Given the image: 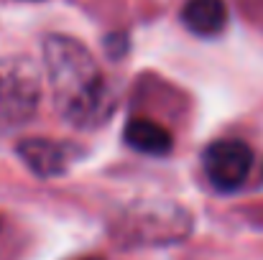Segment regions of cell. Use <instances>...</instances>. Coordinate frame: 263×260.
I'll use <instances>...</instances> for the list:
<instances>
[{"label": "cell", "mask_w": 263, "mask_h": 260, "mask_svg": "<svg viewBox=\"0 0 263 260\" xmlns=\"http://www.w3.org/2000/svg\"><path fill=\"white\" fill-rule=\"evenodd\" d=\"M44 69L57 112L74 128L92 130L112 115L115 99L89 49L64 33L44 38Z\"/></svg>", "instance_id": "cell-1"}, {"label": "cell", "mask_w": 263, "mask_h": 260, "mask_svg": "<svg viewBox=\"0 0 263 260\" xmlns=\"http://www.w3.org/2000/svg\"><path fill=\"white\" fill-rule=\"evenodd\" d=\"M41 102V72L26 56L0 59V133L31 123Z\"/></svg>", "instance_id": "cell-2"}, {"label": "cell", "mask_w": 263, "mask_h": 260, "mask_svg": "<svg viewBox=\"0 0 263 260\" xmlns=\"http://www.w3.org/2000/svg\"><path fill=\"white\" fill-rule=\"evenodd\" d=\"M202 169L217 191H235L246 184L253 169V151L238 138L215 141L202 156Z\"/></svg>", "instance_id": "cell-3"}, {"label": "cell", "mask_w": 263, "mask_h": 260, "mask_svg": "<svg viewBox=\"0 0 263 260\" xmlns=\"http://www.w3.org/2000/svg\"><path fill=\"white\" fill-rule=\"evenodd\" d=\"M192 227V217L181 207H159L154 212H133L120 230L136 245H174Z\"/></svg>", "instance_id": "cell-4"}, {"label": "cell", "mask_w": 263, "mask_h": 260, "mask_svg": "<svg viewBox=\"0 0 263 260\" xmlns=\"http://www.w3.org/2000/svg\"><path fill=\"white\" fill-rule=\"evenodd\" d=\"M15 153L26 164L28 171L41 178H54V176L67 173L77 156L72 146L51 141V138H26L15 146Z\"/></svg>", "instance_id": "cell-5"}, {"label": "cell", "mask_w": 263, "mask_h": 260, "mask_svg": "<svg viewBox=\"0 0 263 260\" xmlns=\"http://www.w3.org/2000/svg\"><path fill=\"white\" fill-rule=\"evenodd\" d=\"M181 23L202 38H212L228 26L225 0H186L181 8Z\"/></svg>", "instance_id": "cell-6"}, {"label": "cell", "mask_w": 263, "mask_h": 260, "mask_svg": "<svg viewBox=\"0 0 263 260\" xmlns=\"http://www.w3.org/2000/svg\"><path fill=\"white\" fill-rule=\"evenodd\" d=\"M123 138H125V143L133 151H138L143 156H166L174 148L172 133L164 125H159V123H154L148 117L128 120V125L123 130Z\"/></svg>", "instance_id": "cell-7"}, {"label": "cell", "mask_w": 263, "mask_h": 260, "mask_svg": "<svg viewBox=\"0 0 263 260\" xmlns=\"http://www.w3.org/2000/svg\"><path fill=\"white\" fill-rule=\"evenodd\" d=\"M87 260H102V258H87Z\"/></svg>", "instance_id": "cell-8"}]
</instances>
